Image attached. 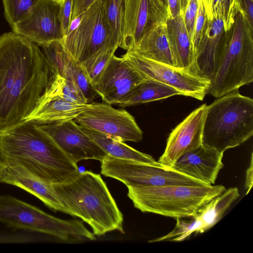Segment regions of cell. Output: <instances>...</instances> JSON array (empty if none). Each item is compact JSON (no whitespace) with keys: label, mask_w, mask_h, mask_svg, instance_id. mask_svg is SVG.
<instances>
[{"label":"cell","mask_w":253,"mask_h":253,"mask_svg":"<svg viewBox=\"0 0 253 253\" xmlns=\"http://www.w3.org/2000/svg\"><path fill=\"white\" fill-rule=\"evenodd\" d=\"M39 46L14 32L0 37V127L24 120L52 81Z\"/></svg>","instance_id":"6da1fadb"},{"label":"cell","mask_w":253,"mask_h":253,"mask_svg":"<svg viewBox=\"0 0 253 253\" xmlns=\"http://www.w3.org/2000/svg\"><path fill=\"white\" fill-rule=\"evenodd\" d=\"M0 156L4 166L49 184L68 181L80 172L77 164L31 120L0 127Z\"/></svg>","instance_id":"7a4b0ae2"},{"label":"cell","mask_w":253,"mask_h":253,"mask_svg":"<svg viewBox=\"0 0 253 253\" xmlns=\"http://www.w3.org/2000/svg\"><path fill=\"white\" fill-rule=\"evenodd\" d=\"M51 185L68 214L86 223L94 235L125 233L123 214L99 174L80 172L70 180Z\"/></svg>","instance_id":"3957f363"},{"label":"cell","mask_w":253,"mask_h":253,"mask_svg":"<svg viewBox=\"0 0 253 253\" xmlns=\"http://www.w3.org/2000/svg\"><path fill=\"white\" fill-rule=\"evenodd\" d=\"M253 135V100L238 89L207 106L202 145L223 153L238 146Z\"/></svg>","instance_id":"277c9868"},{"label":"cell","mask_w":253,"mask_h":253,"mask_svg":"<svg viewBox=\"0 0 253 253\" xmlns=\"http://www.w3.org/2000/svg\"><path fill=\"white\" fill-rule=\"evenodd\" d=\"M127 196L142 212L175 219L193 215L226 190L221 185L128 187Z\"/></svg>","instance_id":"5b68a950"},{"label":"cell","mask_w":253,"mask_h":253,"mask_svg":"<svg viewBox=\"0 0 253 253\" xmlns=\"http://www.w3.org/2000/svg\"><path fill=\"white\" fill-rule=\"evenodd\" d=\"M0 221L10 227L48 234L64 242L96 240L82 221L54 217L8 195L0 196Z\"/></svg>","instance_id":"8992f818"},{"label":"cell","mask_w":253,"mask_h":253,"mask_svg":"<svg viewBox=\"0 0 253 253\" xmlns=\"http://www.w3.org/2000/svg\"><path fill=\"white\" fill-rule=\"evenodd\" d=\"M100 162L102 175L117 179L127 187L208 185L162 164H149L109 155Z\"/></svg>","instance_id":"52a82bcc"},{"label":"cell","mask_w":253,"mask_h":253,"mask_svg":"<svg viewBox=\"0 0 253 253\" xmlns=\"http://www.w3.org/2000/svg\"><path fill=\"white\" fill-rule=\"evenodd\" d=\"M253 81V54L251 44L245 43L242 21L225 46L207 93L218 98Z\"/></svg>","instance_id":"ba28073f"},{"label":"cell","mask_w":253,"mask_h":253,"mask_svg":"<svg viewBox=\"0 0 253 253\" xmlns=\"http://www.w3.org/2000/svg\"><path fill=\"white\" fill-rule=\"evenodd\" d=\"M110 40L102 0H95L71 21L61 42L65 51L81 64Z\"/></svg>","instance_id":"9c48e42d"},{"label":"cell","mask_w":253,"mask_h":253,"mask_svg":"<svg viewBox=\"0 0 253 253\" xmlns=\"http://www.w3.org/2000/svg\"><path fill=\"white\" fill-rule=\"evenodd\" d=\"M122 57L145 80H154L171 86L181 95L203 100L210 82L180 69L143 57L133 50H126Z\"/></svg>","instance_id":"30bf717a"},{"label":"cell","mask_w":253,"mask_h":253,"mask_svg":"<svg viewBox=\"0 0 253 253\" xmlns=\"http://www.w3.org/2000/svg\"><path fill=\"white\" fill-rule=\"evenodd\" d=\"M75 120L80 126L123 142H139L143 138L142 131L129 113L107 103H88Z\"/></svg>","instance_id":"8fae6325"},{"label":"cell","mask_w":253,"mask_h":253,"mask_svg":"<svg viewBox=\"0 0 253 253\" xmlns=\"http://www.w3.org/2000/svg\"><path fill=\"white\" fill-rule=\"evenodd\" d=\"M240 196L237 187H232L205 203L192 215L176 219L174 229L162 236L163 241L181 242L192 235L203 233L215 225L226 211Z\"/></svg>","instance_id":"7c38bea8"},{"label":"cell","mask_w":253,"mask_h":253,"mask_svg":"<svg viewBox=\"0 0 253 253\" xmlns=\"http://www.w3.org/2000/svg\"><path fill=\"white\" fill-rule=\"evenodd\" d=\"M60 4L40 0L30 14L12 27L13 32L39 46L63 39L58 18Z\"/></svg>","instance_id":"4fadbf2b"},{"label":"cell","mask_w":253,"mask_h":253,"mask_svg":"<svg viewBox=\"0 0 253 253\" xmlns=\"http://www.w3.org/2000/svg\"><path fill=\"white\" fill-rule=\"evenodd\" d=\"M38 126L77 164L88 159L101 162L107 155L74 120Z\"/></svg>","instance_id":"5bb4252c"},{"label":"cell","mask_w":253,"mask_h":253,"mask_svg":"<svg viewBox=\"0 0 253 253\" xmlns=\"http://www.w3.org/2000/svg\"><path fill=\"white\" fill-rule=\"evenodd\" d=\"M207 106L204 104L195 109L171 131L158 162L171 168L181 156L202 145Z\"/></svg>","instance_id":"9a60e30c"},{"label":"cell","mask_w":253,"mask_h":253,"mask_svg":"<svg viewBox=\"0 0 253 253\" xmlns=\"http://www.w3.org/2000/svg\"><path fill=\"white\" fill-rule=\"evenodd\" d=\"M144 80L122 57L114 55L93 87L106 103L117 105Z\"/></svg>","instance_id":"2e32d148"},{"label":"cell","mask_w":253,"mask_h":253,"mask_svg":"<svg viewBox=\"0 0 253 253\" xmlns=\"http://www.w3.org/2000/svg\"><path fill=\"white\" fill-rule=\"evenodd\" d=\"M223 153L202 145L177 159L171 167L208 185L214 184L223 167Z\"/></svg>","instance_id":"e0dca14e"},{"label":"cell","mask_w":253,"mask_h":253,"mask_svg":"<svg viewBox=\"0 0 253 253\" xmlns=\"http://www.w3.org/2000/svg\"><path fill=\"white\" fill-rule=\"evenodd\" d=\"M0 182L18 187L34 195L54 211L68 214L51 184H47L23 169L5 166Z\"/></svg>","instance_id":"ac0fdd59"},{"label":"cell","mask_w":253,"mask_h":253,"mask_svg":"<svg viewBox=\"0 0 253 253\" xmlns=\"http://www.w3.org/2000/svg\"><path fill=\"white\" fill-rule=\"evenodd\" d=\"M87 104H77L58 96L42 95L24 120L33 121L40 125L75 120L85 110Z\"/></svg>","instance_id":"d6986e66"},{"label":"cell","mask_w":253,"mask_h":253,"mask_svg":"<svg viewBox=\"0 0 253 253\" xmlns=\"http://www.w3.org/2000/svg\"><path fill=\"white\" fill-rule=\"evenodd\" d=\"M150 0H125L122 48L134 49L146 30Z\"/></svg>","instance_id":"ffe728a7"},{"label":"cell","mask_w":253,"mask_h":253,"mask_svg":"<svg viewBox=\"0 0 253 253\" xmlns=\"http://www.w3.org/2000/svg\"><path fill=\"white\" fill-rule=\"evenodd\" d=\"M80 127L107 155L116 158L129 159L149 164H161L156 161L151 155L136 150L127 145L125 142L81 126H80Z\"/></svg>","instance_id":"44dd1931"},{"label":"cell","mask_w":253,"mask_h":253,"mask_svg":"<svg viewBox=\"0 0 253 253\" xmlns=\"http://www.w3.org/2000/svg\"><path fill=\"white\" fill-rule=\"evenodd\" d=\"M180 92L174 88L154 80H145L135 86L117 105L125 107L159 100Z\"/></svg>","instance_id":"7402d4cb"},{"label":"cell","mask_w":253,"mask_h":253,"mask_svg":"<svg viewBox=\"0 0 253 253\" xmlns=\"http://www.w3.org/2000/svg\"><path fill=\"white\" fill-rule=\"evenodd\" d=\"M169 41L165 34H154L147 29L136 47L131 50L146 59L175 67Z\"/></svg>","instance_id":"603a6c76"},{"label":"cell","mask_w":253,"mask_h":253,"mask_svg":"<svg viewBox=\"0 0 253 253\" xmlns=\"http://www.w3.org/2000/svg\"><path fill=\"white\" fill-rule=\"evenodd\" d=\"M118 47V45L112 40H109L81 63L92 86L98 81L106 66Z\"/></svg>","instance_id":"cb8c5ba5"},{"label":"cell","mask_w":253,"mask_h":253,"mask_svg":"<svg viewBox=\"0 0 253 253\" xmlns=\"http://www.w3.org/2000/svg\"><path fill=\"white\" fill-rule=\"evenodd\" d=\"M42 95L58 96L71 103L85 104L88 102L78 86L72 81L55 75Z\"/></svg>","instance_id":"d4e9b609"},{"label":"cell","mask_w":253,"mask_h":253,"mask_svg":"<svg viewBox=\"0 0 253 253\" xmlns=\"http://www.w3.org/2000/svg\"><path fill=\"white\" fill-rule=\"evenodd\" d=\"M112 41L122 47L125 0H102Z\"/></svg>","instance_id":"484cf974"},{"label":"cell","mask_w":253,"mask_h":253,"mask_svg":"<svg viewBox=\"0 0 253 253\" xmlns=\"http://www.w3.org/2000/svg\"><path fill=\"white\" fill-rule=\"evenodd\" d=\"M65 65L67 79L74 82L82 91L88 103L98 95L81 64L74 60L67 53Z\"/></svg>","instance_id":"4316f807"},{"label":"cell","mask_w":253,"mask_h":253,"mask_svg":"<svg viewBox=\"0 0 253 253\" xmlns=\"http://www.w3.org/2000/svg\"><path fill=\"white\" fill-rule=\"evenodd\" d=\"M40 0H2L5 17L12 27L26 18Z\"/></svg>","instance_id":"83f0119b"},{"label":"cell","mask_w":253,"mask_h":253,"mask_svg":"<svg viewBox=\"0 0 253 253\" xmlns=\"http://www.w3.org/2000/svg\"><path fill=\"white\" fill-rule=\"evenodd\" d=\"M72 5L73 0H65L60 5L58 18L63 38L67 34L71 25Z\"/></svg>","instance_id":"f1b7e54d"},{"label":"cell","mask_w":253,"mask_h":253,"mask_svg":"<svg viewBox=\"0 0 253 253\" xmlns=\"http://www.w3.org/2000/svg\"><path fill=\"white\" fill-rule=\"evenodd\" d=\"M197 7V0H191L186 12L185 22L188 30L190 33L191 40L192 38Z\"/></svg>","instance_id":"f546056e"},{"label":"cell","mask_w":253,"mask_h":253,"mask_svg":"<svg viewBox=\"0 0 253 253\" xmlns=\"http://www.w3.org/2000/svg\"><path fill=\"white\" fill-rule=\"evenodd\" d=\"M95 0H73L71 21L82 13Z\"/></svg>","instance_id":"4dcf8cb0"},{"label":"cell","mask_w":253,"mask_h":253,"mask_svg":"<svg viewBox=\"0 0 253 253\" xmlns=\"http://www.w3.org/2000/svg\"><path fill=\"white\" fill-rule=\"evenodd\" d=\"M204 21V16L201 8H199L198 17L196 22V34L193 40V45L194 46L199 41V33L202 28Z\"/></svg>","instance_id":"1f68e13d"},{"label":"cell","mask_w":253,"mask_h":253,"mask_svg":"<svg viewBox=\"0 0 253 253\" xmlns=\"http://www.w3.org/2000/svg\"><path fill=\"white\" fill-rule=\"evenodd\" d=\"M253 154H252L250 165L246 172V188L247 190L246 194L249 193L253 186Z\"/></svg>","instance_id":"d6a6232c"},{"label":"cell","mask_w":253,"mask_h":253,"mask_svg":"<svg viewBox=\"0 0 253 253\" xmlns=\"http://www.w3.org/2000/svg\"><path fill=\"white\" fill-rule=\"evenodd\" d=\"M223 27V22L221 20H215L212 24L211 32L214 36H217L221 32Z\"/></svg>","instance_id":"836d02e7"},{"label":"cell","mask_w":253,"mask_h":253,"mask_svg":"<svg viewBox=\"0 0 253 253\" xmlns=\"http://www.w3.org/2000/svg\"><path fill=\"white\" fill-rule=\"evenodd\" d=\"M169 6L173 15L176 13L177 0H168Z\"/></svg>","instance_id":"e575fe53"},{"label":"cell","mask_w":253,"mask_h":253,"mask_svg":"<svg viewBox=\"0 0 253 253\" xmlns=\"http://www.w3.org/2000/svg\"><path fill=\"white\" fill-rule=\"evenodd\" d=\"M247 7H248V10L249 13V15L251 18V19H253V4L252 1L248 0L247 1Z\"/></svg>","instance_id":"d590c367"},{"label":"cell","mask_w":253,"mask_h":253,"mask_svg":"<svg viewBox=\"0 0 253 253\" xmlns=\"http://www.w3.org/2000/svg\"><path fill=\"white\" fill-rule=\"evenodd\" d=\"M4 167H5V166L4 165V164L2 162V161L1 159V158H0V177L1 176L3 170L4 168Z\"/></svg>","instance_id":"8d00e7d4"},{"label":"cell","mask_w":253,"mask_h":253,"mask_svg":"<svg viewBox=\"0 0 253 253\" xmlns=\"http://www.w3.org/2000/svg\"><path fill=\"white\" fill-rule=\"evenodd\" d=\"M52 0L60 5L64 2L65 0Z\"/></svg>","instance_id":"74e56055"},{"label":"cell","mask_w":253,"mask_h":253,"mask_svg":"<svg viewBox=\"0 0 253 253\" xmlns=\"http://www.w3.org/2000/svg\"><path fill=\"white\" fill-rule=\"evenodd\" d=\"M217 0V1H222L223 0Z\"/></svg>","instance_id":"f35d334b"}]
</instances>
